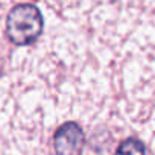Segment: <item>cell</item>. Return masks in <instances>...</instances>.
Returning <instances> with one entry per match:
<instances>
[{"instance_id": "3957f363", "label": "cell", "mask_w": 155, "mask_h": 155, "mask_svg": "<svg viewBox=\"0 0 155 155\" xmlns=\"http://www.w3.org/2000/svg\"><path fill=\"white\" fill-rule=\"evenodd\" d=\"M114 155H146V147L141 140L129 137L119 144Z\"/></svg>"}, {"instance_id": "7a4b0ae2", "label": "cell", "mask_w": 155, "mask_h": 155, "mask_svg": "<svg viewBox=\"0 0 155 155\" xmlns=\"http://www.w3.org/2000/svg\"><path fill=\"white\" fill-rule=\"evenodd\" d=\"M53 141L58 155H81L85 146V135L76 122H65L56 129Z\"/></svg>"}, {"instance_id": "6da1fadb", "label": "cell", "mask_w": 155, "mask_h": 155, "mask_svg": "<svg viewBox=\"0 0 155 155\" xmlns=\"http://www.w3.org/2000/svg\"><path fill=\"white\" fill-rule=\"evenodd\" d=\"M43 28L44 20L35 5L20 3L9 11L6 18V35L15 46H28L37 41Z\"/></svg>"}]
</instances>
